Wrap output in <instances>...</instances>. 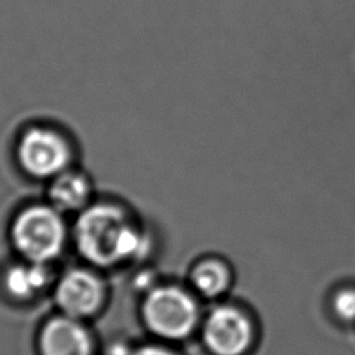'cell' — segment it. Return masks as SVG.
Wrapping results in <instances>:
<instances>
[{
    "label": "cell",
    "mask_w": 355,
    "mask_h": 355,
    "mask_svg": "<svg viewBox=\"0 0 355 355\" xmlns=\"http://www.w3.org/2000/svg\"><path fill=\"white\" fill-rule=\"evenodd\" d=\"M22 168L36 178L57 176L69 161L67 141L54 130L33 128L28 130L18 146Z\"/></svg>",
    "instance_id": "cell-5"
},
{
    "label": "cell",
    "mask_w": 355,
    "mask_h": 355,
    "mask_svg": "<svg viewBox=\"0 0 355 355\" xmlns=\"http://www.w3.org/2000/svg\"><path fill=\"white\" fill-rule=\"evenodd\" d=\"M330 308L340 322L355 323V286L337 288L330 298Z\"/></svg>",
    "instance_id": "cell-11"
},
{
    "label": "cell",
    "mask_w": 355,
    "mask_h": 355,
    "mask_svg": "<svg viewBox=\"0 0 355 355\" xmlns=\"http://www.w3.org/2000/svg\"><path fill=\"white\" fill-rule=\"evenodd\" d=\"M12 241L31 262L44 263L55 258L65 241V225L58 209L31 207L21 212L12 225Z\"/></svg>",
    "instance_id": "cell-2"
},
{
    "label": "cell",
    "mask_w": 355,
    "mask_h": 355,
    "mask_svg": "<svg viewBox=\"0 0 355 355\" xmlns=\"http://www.w3.org/2000/svg\"><path fill=\"white\" fill-rule=\"evenodd\" d=\"M42 355H92L86 329L75 318H54L40 333Z\"/></svg>",
    "instance_id": "cell-7"
},
{
    "label": "cell",
    "mask_w": 355,
    "mask_h": 355,
    "mask_svg": "<svg viewBox=\"0 0 355 355\" xmlns=\"http://www.w3.org/2000/svg\"><path fill=\"white\" fill-rule=\"evenodd\" d=\"M89 183L76 172H61L50 187V200L58 211H75L85 205L89 197Z\"/></svg>",
    "instance_id": "cell-8"
},
{
    "label": "cell",
    "mask_w": 355,
    "mask_h": 355,
    "mask_svg": "<svg viewBox=\"0 0 355 355\" xmlns=\"http://www.w3.org/2000/svg\"><path fill=\"white\" fill-rule=\"evenodd\" d=\"M103 283L86 270L75 269L62 276L55 290V300L65 315L83 318L96 312L103 301Z\"/></svg>",
    "instance_id": "cell-6"
},
{
    "label": "cell",
    "mask_w": 355,
    "mask_h": 355,
    "mask_svg": "<svg viewBox=\"0 0 355 355\" xmlns=\"http://www.w3.org/2000/svg\"><path fill=\"white\" fill-rule=\"evenodd\" d=\"M130 355H173V354L164 348H159V347L147 345V347H141V348L133 351Z\"/></svg>",
    "instance_id": "cell-12"
},
{
    "label": "cell",
    "mask_w": 355,
    "mask_h": 355,
    "mask_svg": "<svg viewBox=\"0 0 355 355\" xmlns=\"http://www.w3.org/2000/svg\"><path fill=\"white\" fill-rule=\"evenodd\" d=\"M202 338L214 355H245L255 341V324L245 311L220 305L207 316Z\"/></svg>",
    "instance_id": "cell-4"
},
{
    "label": "cell",
    "mask_w": 355,
    "mask_h": 355,
    "mask_svg": "<svg viewBox=\"0 0 355 355\" xmlns=\"http://www.w3.org/2000/svg\"><path fill=\"white\" fill-rule=\"evenodd\" d=\"M49 273L44 263L32 262L31 265L14 266L6 275V287L14 297L28 298L44 287Z\"/></svg>",
    "instance_id": "cell-9"
},
{
    "label": "cell",
    "mask_w": 355,
    "mask_h": 355,
    "mask_svg": "<svg viewBox=\"0 0 355 355\" xmlns=\"http://www.w3.org/2000/svg\"><path fill=\"white\" fill-rule=\"evenodd\" d=\"M148 329L164 338L178 340L189 336L198 322V308L186 291L168 286L154 288L143 304Z\"/></svg>",
    "instance_id": "cell-3"
},
{
    "label": "cell",
    "mask_w": 355,
    "mask_h": 355,
    "mask_svg": "<svg viewBox=\"0 0 355 355\" xmlns=\"http://www.w3.org/2000/svg\"><path fill=\"white\" fill-rule=\"evenodd\" d=\"M191 280L194 287L204 297H218L230 283V272L225 263L220 261L209 259L198 263L191 275Z\"/></svg>",
    "instance_id": "cell-10"
},
{
    "label": "cell",
    "mask_w": 355,
    "mask_h": 355,
    "mask_svg": "<svg viewBox=\"0 0 355 355\" xmlns=\"http://www.w3.org/2000/svg\"><path fill=\"white\" fill-rule=\"evenodd\" d=\"M79 252L100 266H112L144 252V239L112 205H93L83 211L75 226Z\"/></svg>",
    "instance_id": "cell-1"
}]
</instances>
